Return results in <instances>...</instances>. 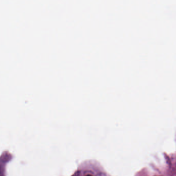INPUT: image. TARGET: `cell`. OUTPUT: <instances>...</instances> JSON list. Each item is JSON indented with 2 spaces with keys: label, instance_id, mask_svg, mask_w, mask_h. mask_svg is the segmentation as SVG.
<instances>
[{
  "label": "cell",
  "instance_id": "6da1fadb",
  "mask_svg": "<svg viewBox=\"0 0 176 176\" xmlns=\"http://www.w3.org/2000/svg\"><path fill=\"white\" fill-rule=\"evenodd\" d=\"M91 176V175H88V176Z\"/></svg>",
  "mask_w": 176,
  "mask_h": 176
}]
</instances>
